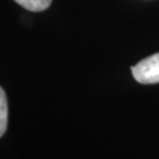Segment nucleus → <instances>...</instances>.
Returning <instances> with one entry per match:
<instances>
[{
	"label": "nucleus",
	"mask_w": 159,
	"mask_h": 159,
	"mask_svg": "<svg viewBox=\"0 0 159 159\" xmlns=\"http://www.w3.org/2000/svg\"><path fill=\"white\" fill-rule=\"evenodd\" d=\"M25 10L31 12H41L45 11L51 5L52 0H14Z\"/></svg>",
	"instance_id": "nucleus-3"
},
{
	"label": "nucleus",
	"mask_w": 159,
	"mask_h": 159,
	"mask_svg": "<svg viewBox=\"0 0 159 159\" xmlns=\"http://www.w3.org/2000/svg\"><path fill=\"white\" fill-rule=\"evenodd\" d=\"M133 78L140 84L159 83V52L143 59L131 68Z\"/></svg>",
	"instance_id": "nucleus-1"
},
{
	"label": "nucleus",
	"mask_w": 159,
	"mask_h": 159,
	"mask_svg": "<svg viewBox=\"0 0 159 159\" xmlns=\"http://www.w3.org/2000/svg\"><path fill=\"white\" fill-rule=\"evenodd\" d=\"M7 120H8L7 97L2 87L0 86V138L5 134L7 130Z\"/></svg>",
	"instance_id": "nucleus-2"
}]
</instances>
